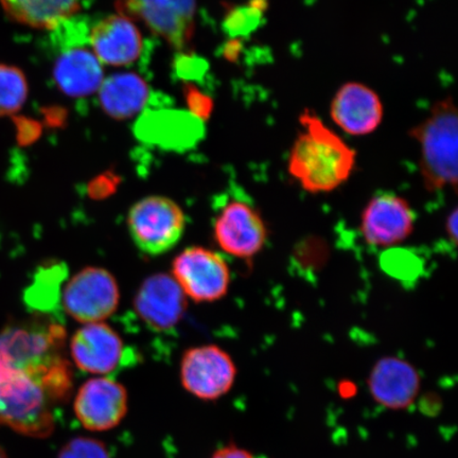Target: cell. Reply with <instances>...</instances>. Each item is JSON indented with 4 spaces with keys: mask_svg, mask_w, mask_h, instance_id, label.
<instances>
[{
    "mask_svg": "<svg viewBox=\"0 0 458 458\" xmlns=\"http://www.w3.org/2000/svg\"><path fill=\"white\" fill-rule=\"evenodd\" d=\"M64 330L37 322L0 329V425L43 438L55 428L51 404L72 388L70 364L60 356Z\"/></svg>",
    "mask_w": 458,
    "mask_h": 458,
    "instance_id": "6da1fadb",
    "label": "cell"
},
{
    "mask_svg": "<svg viewBox=\"0 0 458 458\" xmlns=\"http://www.w3.org/2000/svg\"><path fill=\"white\" fill-rule=\"evenodd\" d=\"M300 123L288 160L290 175L309 193L335 191L356 168V151L311 111L301 114Z\"/></svg>",
    "mask_w": 458,
    "mask_h": 458,
    "instance_id": "7a4b0ae2",
    "label": "cell"
},
{
    "mask_svg": "<svg viewBox=\"0 0 458 458\" xmlns=\"http://www.w3.org/2000/svg\"><path fill=\"white\" fill-rule=\"evenodd\" d=\"M420 145V174L428 191L456 189L458 117L452 97L437 101L428 116L410 131Z\"/></svg>",
    "mask_w": 458,
    "mask_h": 458,
    "instance_id": "3957f363",
    "label": "cell"
},
{
    "mask_svg": "<svg viewBox=\"0 0 458 458\" xmlns=\"http://www.w3.org/2000/svg\"><path fill=\"white\" fill-rule=\"evenodd\" d=\"M186 216L180 205L165 197L143 198L131 206L128 228L137 249L148 256H159L180 242L186 228Z\"/></svg>",
    "mask_w": 458,
    "mask_h": 458,
    "instance_id": "277c9868",
    "label": "cell"
},
{
    "mask_svg": "<svg viewBox=\"0 0 458 458\" xmlns=\"http://www.w3.org/2000/svg\"><path fill=\"white\" fill-rule=\"evenodd\" d=\"M198 0H116L118 14L142 22L171 47L187 51L196 29Z\"/></svg>",
    "mask_w": 458,
    "mask_h": 458,
    "instance_id": "5b68a950",
    "label": "cell"
},
{
    "mask_svg": "<svg viewBox=\"0 0 458 458\" xmlns=\"http://www.w3.org/2000/svg\"><path fill=\"white\" fill-rule=\"evenodd\" d=\"M171 276L186 297L197 302L222 300L228 293L232 280L225 258L202 246L181 251L172 262Z\"/></svg>",
    "mask_w": 458,
    "mask_h": 458,
    "instance_id": "8992f818",
    "label": "cell"
},
{
    "mask_svg": "<svg viewBox=\"0 0 458 458\" xmlns=\"http://www.w3.org/2000/svg\"><path fill=\"white\" fill-rule=\"evenodd\" d=\"M116 279L106 268L89 267L72 276L63 293V306L82 324L99 323L112 317L119 306Z\"/></svg>",
    "mask_w": 458,
    "mask_h": 458,
    "instance_id": "52a82bcc",
    "label": "cell"
},
{
    "mask_svg": "<svg viewBox=\"0 0 458 458\" xmlns=\"http://www.w3.org/2000/svg\"><path fill=\"white\" fill-rule=\"evenodd\" d=\"M214 239L225 253L239 259H253L265 249L267 223L254 206L231 199L222 206L213 223Z\"/></svg>",
    "mask_w": 458,
    "mask_h": 458,
    "instance_id": "ba28073f",
    "label": "cell"
},
{
    "mask_svg": "<svg viewBox=\"0 0 458 458\" xmlns=\"http://www.w3.org/2000/svg\"><path fill=\"white\" fill-rule=\"evenodd\" d=\"M236 377L237 368L232 357L214 344L188 349L182 358V385L199 399L216 400L225 396Z\"/></svg>",
    "mask_w": 458,
    "mask_h": 458,
    "instance_id": "9c48e42d",
    "label": "cell"
},
{
    "mask_svg": "<svg viewBox=\"0 0 458 458\" xmlns=\"http://www.w3.org/2000/svg\"><path fill=\"white\" fill-rule=\"evenodd\" d=\"M416 216L404 198L391 192L372 197L360 214V232L374 248L403 243L414 233Z\"/></svg>",
    "mask_w": 458,
    "mask_h": 458,
    "instance_id": "30bf717a",
    "label": "cell"
},
{
    "mask_svg": "<svg viewBox=\"0 0 458 458\" xmlns=\"http://www.w3.org/2000/svg\"><path fill=\"white\" fill-rule=\"evenodd\" d=\"M73 408L86 429L108 431L127 415V389L111 377H93L79 388Z\"/></svg>",
    "mask_w": 458,
    "mask_h": 458,
    "instance_id": "8fae6325",
    "label": "cell"
},
{
    "mask_svg": "<svg viewBox=\"0 0 458 458\" xmlns=\"http://www.w3.org/2000/svg\"><path fill=\"white\" fill-rule=\"evenodd\" d=\"M73 362L82 371L110 375L123 365L125 346L122 337L106 323L84 324L71 340Z\"/></svg>",
    "mask_w": 458,
    "mask_h": 458,
    "instance_id": "7c38bea8",
    "label": "cell"
},
{
    "mask_svg": "<svg viewBox=\"0 0 458 458\" xmlns=\"http://www.w3.org/2000/svg\"><path fill=\"white\" fill-rule=\"evenodd\" d=\"M136 313L153 330L174 329L184 317L187 300L171 275L158 273L148 277L137 291Z\"/></svg>",
    "mask_w": 458,
    "mask_h": 458,
    "instance_id": "4fadbf2b",
    "label": "cell"
},
{
    "mask_svg": "<svg viewBox=\"0 0 458 458\" xmlns=\"http://www.w3.org/2000/svg\"><path fill=\"white\" fill-rule=\"evenodd\" d=\"M330 114L346 134L365 136L380 127L385 108L374 89L362 83L349 82L332 99Z\"/></svg>",
    "mask_w": 458,
    "mask_h": 458,
    "instance_id": "5bb4252c",
    "label": "cell"
},
{
    "mask_svg": "<svg viewBox=\"0 0 458 458\" xmlns=\"http://www.w3.org/2000/svg\"><path fill=\"white\" fill-rule=\"evenodd\" d=\"M420 376L414 366L398 357L377 360L369 377L372 398L389 410L410 408L420 394Z\"/></svg>",
    "mask_w": 458,
    "mask_h": 458,
    "instance_id": "9a60e30c",
    "label": "cell"
},
{
    "mask_svg": "<svg viewBox=\"0 0 458 458\" xmlns=\"http://www.w3.org/2000/svg\"><path fill=\"white\" fill-rule=\"evenodd\" d=\"M97 59L110 66H125L139 59L142 51L141 34L133 22L122 14L97 22L89 34Z\"/></svg>",
    "mask_w": 458,
    "mask_h": 458,
    "instance_id": "2e32d148",
    "label": "cell"
},
{
    "mask_svg": "<svg viewBox=\"0 0 458 458\" xmlns=\"http://www.w3.org/2000/svg\"><path fill=\"white\" fill-rule=\"evenodd\" d=\"M54 77L63 93L85 97L99 90L103 82V68L93 51L72 48L57 57Z\"/></svg>",
    "mask_w": 458,
    "mask_h": 458,
    "instance_id": "e0dca14e",
    "label": "cell"
},
{
    "mask_svg": "<svg viewBox=\"0 0 458 458\" xmlns=\"http://www.w3.org/2000/svg\"><path fill=\"white\" fill-rule=\"evenodd\" d=\"M89 0H0L10 20L38 30H54L78 14Z\"/></svg>",
    "mask_w": 458,
    "mask_h": 458,
    "instance_id": "ac0fdd59",
    "label": "cell"
},
{
    "mask_svg": "<svg viewBox=\"0 0 458 458\" xmlns=\"http://www.w3.org/2000/svg\"><path fill=\"white\" fill-rule=\"evenodd\" d=\"M148 95L145 80L131 72L113 74L103 80L99 89L103 111L117 120L135 116L146 106Z\"/></svg>",
    "mask_w": 458,
    "mask_h": 458,
    "instance_id": "d6986e66",
    "label": "cell"
},
{
    "mask_svg": "<svg viewBox=\"0 0 458 458\" xmlns=\"http://www.w3.org/2000/svg\"><path fill=\"white\" fill-rule=\"evenodd\" d=\"M28 93L25 73L19 67L0 63V117L21 111Z\"/></svg>",
    "mask_w": 458,
    "mask_h": 458,
    "instance_id": "ffe728a7",
    "label": "cell"
},
{
    "mask_svg": "<svg viewBox=\"0 0 458 458\" xmlns=\"http://www.w3.org/2000/svg\"><path fill=\"white\" fill-rule=\"evenodd\" d=\"M57 458H111V455L100 440L77 437L63 446Z\"/></svg>",
    "mask_w": 458,
    "mask_h": 458,
    "instance_id": "44dd1931",
    "label": "cell"
},
{
    "mask_svg": "<svg viewBox=\"0 0 458 458\" xmlns=\"http://www.w3.org/2000/svg\"><path fill=\"white\" fill-rule=\"evenodd\" d=\"M260 11L250 7L245 10L234 11L228 19L229 30L233 32H245L249 29H253L256 25V20L259 19Z\"/></svg>",
    "mask_w": 458,
    "mask_h": 458,
    "instance_id": "7402d4cb",
    "label": "cell"
},
{
    "mask_svg": "<svg viewBox=\"0 0 458 458\" xmlns=\"http://www.w3.org/2000/svg\"><path fill=\"white\" fill-rule=\"evenodd\" d=\"M187 99L189 106L199 118H208L213 110V102L208 97L199 93L196 89L188 88Z\"/></svg>",
    "mask_w": 458,
    "mask_h": 458,
    "instance_id": "603a6c76",
    "label": "cell"
},
{
    "mask_svg": "<svg viewBox=\"0 0 458 458\" xmlns=\"http://www.w3.org/2000/svg\"><path fill=\"white\" fill-rule=\"evenodd\" d=\"M211 458H255L249 451L234 445H228L216 450Z\"/></svg>",
    "mask_w": 458,
    "mask_h": 458,
    "instance_id": "cb8c5ba5",
    "label": "cell"
},
{
    "mask_svg": "<svg viewBox=\"0 0 458 458\" xmlns=\"http://www.w3.org/2000/svg\"><path fill=\"white\" fill-rule=\"evenodd\" d=\"M457 209L454 208L445 222V232L448 233V238L451 242H454V244L457 242Z\"/></svg>",
    "mask_w": 458,
    "mask_h": 458,
    "instance_id": "d4e9b609",
    "label": "cell"
},
{
    "mask_svg": "<svg viewBox=\"0 0 458 458\" xmlns=\"http://www.w3.org/2000/svg\"><path fill=\"white\" fill-rule=\"evenodd\" d=\"M0 458H8L7 455H5L4 451L0 448Z\"/></svg>",
    "mask_w": 458,
    "mask_h": 458,
    "instance_id": "484cf974",
    "label": "cell"
}]
</instances>
